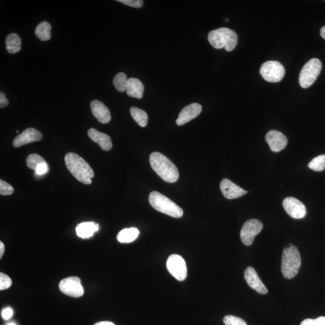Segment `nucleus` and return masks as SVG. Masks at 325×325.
Here are the masks:
<instances>
[{"mask_svg": "<svg viewBox=\"0 0 325 325\" xmlns=\"http://www.w3.org/2000/svg\"><path fill=\"white\" fill-rule=\"evenodd\" d=\"M149 163L152 169L166 182L174 183L178 181L179 173L177 167L162 154L152 152L149 157Z\"/></svg>", "mask_w": 325, "mask_h": 325, "instance_id": "1", "label": "nucleus"}, {"mask_svg": "<svg viewBox=\"0 0 325 325\" xmlns=\"http://www.w3.org/2000/svg\"><path fill=\"white\" fill-rule=\"evenodd\" d=\"M66 167L77 180L83 184H90L95 176L93 169L82 157L69 152L65 157Z\"/></svg>", "mask_w": 325, "mask_h": 325, "instance_id": "2", "label": "nucleus"}, {"mask_svg": "<svg viewBox=\"0 0 325 325\" xmlns=\"http://www.w3.org/2000/svg\"><path fill=\"white\" fill-rule=\"evenodd\" d=\"M301 265V258L296 246L289 244L283 250L281 271L286 279H292L298 274Z\"/></svg>", "mask_w": 325, "mask_h": 325, "instance_id": "3", "label": "nucleus"}, {"mask_svg": "<svg viewBox=\"0 0 325 325\" xmlns=\"http://www.w3.org/2000/svg\"><path fill=\"white\" fill-rule=\"evenodd\" d=\"M208 40L216 49L225 48L227 51H232L236 47L238 37L235 31L228 28H220L211 31Z\"/></svg>", "mask_w": 325, "mask_h": 325, "instance_id": "4", "label": "nucleus"}, {"mask_svg": "<svg viewBox=\"0 0 325 325\" xmlns=\"http://www.w3.org/2000/svg\"><path fill=\"white\" fill-rule=\"evenodd\" d=\"M149 202L154 208L163 214L175 218H181L183 215V211L179 206L159 192H151L149 195Z\"/></svg>", "mask_w": 325, "mask_h": 325, "instance_id": "5", "label": "nucleus"}, {"mask_svg": "<svg viewBox=\"0 0 325 325\" xmlns=\"http://www.w3.org/2000/svg\"><path fill=\"white\" fill-rule=\"evenodd\" d=\"M321 70V64L319 59H311L303 66L300 72L299 82L302 88H308L316 81Z\"/></svg>", "mask_w": 325, "mask_h": 325, "instance_id": "6", "label": "nucleus"}, {"mask_svg": "<svg viewBox=\"0 0 325 325\" xmlns=\"http://www.w3.org/2000/svg\"><path fill=\"white\" fill-rule=\"evenodd\" d=\"M260 72L265 81L277 83L284 78L285 69L284 66L279 62L268 61L262 65Z\"/></svg>", "mask_w": 325, "mask_h": 325, "instance_id": "7", "label": "nucleus"}, {"mask_svg": "<svg viewBox=\"0 0 325 325\" xmlns=\"http://www.w3.org/2000/svg\"><path fill=\"white\" fill-rule=\"evenodd\" d=\"M166 267L169 273L177 280L182 281L187 278L186 262L179 255H171L167 260Z\"/></svg>", "mask_w": 325, "mask_h": 325, "instance_id": "8", "label": "nucleus"}, {"mask_svg": "<svg viewBox=\"0 0 325 325\" xmlns=\"http://www.w3.org/2000/svg\"><path fill=\"white\" fill-rule=\"evenodd\" d=\"M263 223L257 219L248 220L244 223L240 231V238L246 246H250L254 242L255 237L261 232Z\"/></svg>", "mask_w": 325, "mask_h": 325, "instance_id": "9", "label": "nucleus"}, {"mask_svg": "<svg viewBox=\"0 0 325 325\" xmlns=\"http://www.w3.org/2000/svg\"><path fill=\"white\" fill-rule=\"evenodd\" d=\"M59 286L63 293L73 298H80L84 294L83 286L79 277H70L63 279Z\"/></svg>", "mask_w": 325, "mask_h": 325, "instance_id": "10", "label": "nucleus"}, {"mask_svg": "<svg viewBox=\"0 0 325 325\" xmlns=\"http://www.w3.org/2000/svg\"><path fill=\"white\" fill-rule=\"evenodd\" d=\"M282 205L286 213L293 218L302 219L307 214L305 205L295 198H286L282 202Z\"/></svg>", "mask_w": 325, "mask_h": 325, "instance_id": "11", "label": "nucleus"}, {"mask_svg": "<svg viewBox=\"0 0 325 325\" xmlns=\"http://www.w3.org/2000/svg\"><path fill=\"white\" fill-rule=\"evenodd\" d=\"M43 139V135L40 131L33 128H29L14 139L13 145L19 148L28 143L40 141Z\"/></svg>", "mask_w": 325, "mask_h": 325, "instance_id": "12", "label": "nucleus"}, {"mask_svg": "<svg viewBox=\"0 0 325 325\" xmlns=\"http://www.w3.org/2000/svg\"><path fill=\"white\" fill-rule=\"evenodd\" d=\"M244 277L247 284L251 288L255 290L260 294H267L268 293L267 288H265L263 282L258 277L256 271L253 267H247L244 271Z\"/></svg>", "mask_w": 325, "mask_h": 325, "instance_id": "13", "label": "nucleus"}, {"mask_svg": "<svg viewBox=\"0 0 325 325\" xmlns=\"http://www.w3.org/2000/svg\"><path fill=\"white\" fill-rule=\"evenodd\" d=\"M265 141L272 151L278 152L284 149L288 144V139L282 132L276 130L269 131L265 136Z\"/></svg>", "mask_w": 325, "mask_h": 325, "instance_id": "14", "label": "nucleus"}, {"mask_svg": "<svg viewBox=\"0 0 325 325\" xmlns=\"http://www.w3.org/2000/svg\"><path fill=\"white\" fill-rule=\"evenodd\" d=\"M222 193L228 200L238 198L247 193V192L237 186L228 179H223L220 184Z\"/></svg>", "mask_w": 325, "mask_h": 325, "instance_id": "15", "label": "nucleus"}, {"mask_svg": "<svg viewBox=\"0 0 325 325\" xmlns=\"http://www.w3.org/2000/svg\"><path fill=\"white\" fill-rule=\"evenodd\" d=\"M202 111V106L200 104L193 103L188 105L181 111L176 123L178 125H183L197 118Z\"/></svg>", "mask_w": 325, "mask_h": 325, "instance_id": "16", "label": "nucleus"}, {"mask_svg": "<svg viewBox=\"0 0 325 325\" xmlns=\"http://www.w3.org/2000/svg\"><path fill=\"white\" fill-rule=\"evenodd\" d=\"M92 113L101 124H108L111 120L109 109L102 102L99 100H93L90 103Z\"/></svg>", "mask_w": 325, "mask_h": 325, "instance_id": "17", "label": "nucleus"}, {"mask_svg": "<svg viewBox=\"0 0 325 325\" xmlns=\"http://www.w3.org/2000/svg\"><path fill=\"white\" fill-rule=\"evenodd\" d=\"M87 135L92 141L99 144L104 151H108L112 148V142L109 136L100 132L95 128H90Z\"/></svg>", "mask_w": 325, "mask_h": 325, "instance_id": "18", "label": "nucleus"}, {"mask_svg": "<svg viewBox=\"0 0 325 325\" xmlns=\"http://www.w3.org/2000/svg\"><path fill=\"white\" fill-rule=\"evenodd\" d=\"M126 92L129 97L141 99L144 92V86L139 80L130 78L128 79Z\"/></svg>", "mask_w": 325, "mask_h": 325, "instance_id": "19", "label": "nucleus"}, {"mask_svg": "<svg viewBox=\"0 0 325 325\" xmlns=\"http://www.w3.org/2000/svg\"><path fill=\"white\" fill-rule=\"evenodd\" d=\"M99 230V224L94 222H83L77 226L76 233L80 238L89 239Z\"/></svg>", "mask_w": 325, "mask_h": 325, "instance_id": "20", "label": "nucleus"}, {"mask_svg": "<svg viewBox=\"0 0 325 325\" xmlns=\"http://www.w3.org/2000/svg\"><path fill=\"white\" fill-rule=\"evenodd\" d=\"M6 50L10 54H15L22 50V41L19 35L11 33L6 39Z\"/></svg>", "mask_w": 325, "mask_h": 325, "instance_id": "21", "label": "nucleus"}, {"mask_svg": "<svg viewBox=\"0 0 325 325\" xmlns=\"http://www.w3.org/2000/svg\"><path fill=\"white\" fill-rule=\"evenodd\" d=\"M139 235V231L136 228H125L121 231L117 236L118 242L128 243L134 242Z\"/></svg>", "mask_w": 325, "mask_h": 325, "instance_id": "22", "label": "nucleus"}, {"mask_svg": "<svg viewBox=\"0 0 325 325\" xmlns=\"http://www.w3.org/2000/svg\"><path fill=\"white\" fill-rule=\"evenodd\" d=\"M51 26L50 23L47 22H41L35 29V34L43 41H47L51 37Z\"/></svg>", "mask_w": 325, "mask_h": 325, "instance_id": "23", "label": "nucleus"}, {"mask_svg": "<svg viewBox=\"0 0 325 325\" xmlns=\"http://www.w3.org/2000/svg\"><path fill=\"white\" fill-rule=\"evenodd\" d=\"M130 114L134 120L142 127H145L148 124V114L144 110L136 107L130 108Z\"/></svg>", "mask_w": 325, "mask_h": 325, "instance_id": "24", "label": "nucleus"}, {"mask_svg": "<svg viewBox=\"0 0 325 325\" xmlns=\"http://www.w3.org/2000/svg\"><path fill=\"white\" fill-rule=\"evenodd\" d=\"M128 79L127 75L123 72L118 73L115 75L113 83L118 91L124 92L126 91V87H127Z\"/></svg>", "mask_w": 325, "mask_h": 325, "instance_id": "25", "label": "nucleus"}, {"mask_svg": "<svg viewBox=\"0 0 325 325\" xmlns=\"http://www.w3.org/2000/svg\"><path fill=\"white\" fill-rule=\"evenodd\" d=\"M309 167L317 172L325 169V155L315 157L309 164Z\"/></svg>", "mask_w": 325, "mask_h": 325, "instance_id": "26", "label": "nucleus"}, {"mask_svg": "<svg viewBox=\"0 0 325 325\" xmlns=\"http://www.w3.org/2000/svg\"><path fill=\"white\" fill-rule=\"evenodd\" d=\"M27 165L30 169L36 170L37 167L42 163H46L41 156L32 154L28 156L26 160Z\"/></svg>", "mask_w": 325, "mask_h": 325, "instance_id": "27", "label": "nucleus"}, {"mask_svg": "<svg viewBox=\"0 0 325 325\" xmlns=\"http://www.w3.org/2000/svg\"><path fill=\"white\" fill-rule=\"evenodd\" d=\"M223 323L225 325H247L246 321L241 318L231 315L223 318Z\"/></svg>", "mask_w": 325, "mask_h": 325, "instance_id": "28", "label": "nucleus"}, {"mask_svg": "<svg viewBox=\"0 0 325 325\" xmlns=\"http://www.w3.org/2000/svg\"><path fill=\"white\" fill-rule=\"evenodd\" d=\"M14 188L6 181L2 180H0V195L3 196H8L12 195L13 193Z\"/></svg>", "mask_w": 325, "mask_h": 325, "instance_id": "29", "label": "nucleus"}, {"mask_svg": "<svg viewBox=\"0 0 325 325\" xmlns=\"http://www.w3.org/2000/svg\"><path fill=\"white\" fill-rule=\"evenodd\" d=\"M12 281L9 276L1 273L0 274V290L8 289L12 285Z\"/></svg>", "mask_w": 325, "mask_h": 325, "instance_id": "30", "label": "nucleus"}, {"mask_svg": "<svg viewBox=\"0 0 325 325\" xmlns=\"http://www.w3.org/2000/svg\"><path fill=\"white\" fill-rule=\"evenodd\" d=\"M300 325H325V317H319L316 319H307L303 320Z\"/></svg>", "mask_w": 325, "mask_h": 325, "instance_id": "31", "label": "nucleus"}, {"mask_svg": "<svg viewBox=\"0 0 325 325\" xmlns=\"http://www.w3.org/2000/svg\"><path fill=\"white\" fill-rule=\"evenodd\" d=\"M117 2L135 8H141L143 5L142 0H118Z\"/></svg>", "mask_w": 325, "mask_h": 325, "instance_id": "32", "label": "nucleus"}, {"mask_svg": "<svg viewBox=\"0 0 325 325\" xmlns=\"http://www.w3.org/2000/svg\"><path fill=\"white\" fill-rule=\"evenodd\" d=\"M49 167L47 163H42L37 167L35 173L37 176H43L48 172Z\"/></svg>", "mask_w": 325, "mask_h": 325, "instance_id": "33", "label": "nucleus"}, {"mask_svg": "<svg viewBox=\"0 0 325 325\" xmlns=\"http://www.w3.org/2000/svg\"><path fill=\"white\" fill-rule=\"evenodd\" d=\"M13 310L10 308H6L2 311V316L3 319L9 320L13 316Z\"/></svg>", "mask_w": 325, "mask_h": 325, "instance_id": "34", "label": "nucleus"}, {"mask_svg": "<svg viewBox=\"0 0 325 325\" xmlns=\"http://www.w3.org/2000/svg\"><path fill=\"white\" fill-rule=\"evenodd\" d=\"M8 105L9 101L7 99L5 93L1 92V93H0V108H5L8 106Z\"/></svg>", "mask_w": 325, "mask_h": 325, "instance_id": "35", "label": "nucleus"}, {"mask_svg": "<svg viewBox=\"0 0 325 325\" xmlns=\"http://www.w3.org/2000/svg\"><path fill=\"white\" fill-rule=\"evenodd\" d=\"M5 244L2 242H0V258H2L5 253Z\"/></svg>", "mask_w": 325, "mask_h": 325, "instance_id": "36", "label": "nucleus"}, {"mask_svg": "<svg viewBox=\"0 0 325 325\" xmlns=\"http://www.w3.org/2000/svg\"><path fill=\"white\" fill-rule=\"evenodd\" d=\"M95 325H115L113 323L111 322V321H100V322H98Z\"/></svg>", "mask_w": 325, "mask_h": 325, "instance_id": "37", "label": "nucleus"}, {"mask_svg": "<svg viewBox=\"0 0 325 325\" xmlns=\"http://www.w3.org/2000/svg\"><path fill=\"white\" fill-rule=\"evenodd\" d=\"M320 35H321V37H322L323 39L325 40V26H323L321 28Z\"/></svg>", "mask_w": 325, "mask_h": 325, "instance_id": "38", "label": "nucleus"}, {"mask_svg": "<svg viewBox=\"0 0 325 325\" xmlns=\"http://www.w3.org/2000/svg\"><path fill=\"white\" fill-rule=\"evenodd\" d=\"M7 325H16V324H15V323H9L8 324H7Z\"/></svg>", "mask_w": 325, "mask_h": 325, "instance_id": "39", "label": "nucleus"}, {"mask_svg": "<svg viewBox=\"0 0 325 325\" xmlns=\"http://www.w3.org/2000/svg\"><path fill=\"white\" fill-rule=\"evenodd\" d=\"M16 132H17H17H19V131H18V130H17V131H16Z\"/></svg>", "mask_w": 325, "mask_h": 325, "instance_id": "40", "label": "nucleus"}]
</instances>
